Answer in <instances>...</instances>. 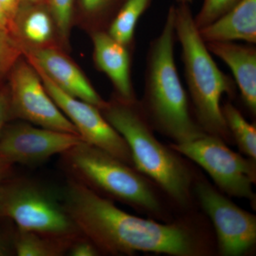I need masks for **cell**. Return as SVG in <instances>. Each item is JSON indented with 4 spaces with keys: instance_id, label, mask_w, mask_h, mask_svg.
Masks as SVG:
<instances>
[{
    "instance_id": "cell-1",
    "label": "cell",
    "mask_w": 256,
    "mask_h": 256,
    "mask_svg": "<svg viewBox=\"0 0 256 256\" xmlns=\"http://www.w3.org/2000/svg\"><path fill=\"white\" fill-rule=\"evenodd\" d=\"M64 210L80 233L98 252L112 255L150 252L198 256L201 242L186 224H164L130 214L84 184L70 178Z\"/></svg>"
},
{
    "instance_id": "cell-2",
    "label": "cell",
    "mask_w": 256,
    "mask_h": 256,
    "mask_svg": "<svg viewBox=\"0 0 256 256\" xmlns=\"http://www.w3.org/2000/svg\"><path fill=\"white\" fill-rule=\"evenodd\" d=\"M174 6H170L162 31L150 44L144 94L139 102L153 129L178 144L196 140L206 132L192 116L175 62Z\"/></svg>"
},
{
    "instance_id": "cell-3",
    "label": "cell",
    "mask_w": 256,
    "mask_h": 256,
    "mask_svg": "<svg viewBox=\"0 0 256 256\" xmlns=\"http://www.w3.org/2000/svg\"><path fill=\"white\" fill-rule=\"evenodd\" d=\"M100 110L127 143L133 168L152 180L178 206H188L191 171L178 153L156 139L139 100L124 101L114 96Z\"/></svg>"
},
{
    "instance_id": "cell-4",
    "label": "cell",
    "mask_w": 256,
    "mask_h": 256,
    "mask_svg": "<svg viewBox=\"0 0 256 256\" xmlns=\"http://www.w3.org/2000/svg\"><path fill=\"white\" fill-rule=\"evenodd\" d=\"M174 23L195 118L207 134L230 142L232 138L222 114L220 100L224 95L233 97L235 82L214 60L195 24L190 4L174 6Z\"/></svg>"
},
{
    "instance_id": "cell-5",
    "label": "cell",
    "mask_w": 256,
    "mask_h": 256,
    "mask_svg": "<svg viewBox=\"0 0 256 256\" xmlns=\"http://www.w3.org/2000/svg\"><path fill=\"white\" fill-rule=\"evenodd\" d=\"M62 156L70 178L101 196L152 214H161V204L150 184L122 160L82 140Z\"/></svg>"
},
{
    "instance_id": "cell-6",
    "label": "cell",
    "mask_w": 256,
    "mask_h": 256,
    "mask_svg": "<svg viewBox=\"0 0 256 256\" xmlns=\"http://www.w3.org/2000/svg\"><path fill=\"white\" fill-rule=\"evenodd\" d=\"M0 216L14 220L20 230L65 238L82 236L64 206L24 178L0 185Z\"/></svg>"
},
{
    "instance_id": "cell-7",
    "label": "cell",
    "mask_w": 256,
    "mask_h": 256,
    "mask_svg": "<svg viewBox=\"0 0 256 256\" xmlns=\"http://www.w3.org/2000/svg\"><path fill=\"white\" fill-rule=\"evenodd\" d=\"M170 146L203 168L224 193L256 203L252 190L256 182V160L242 156L223 140L207 133L190 142Z\"/></svg>"
},
{
    "instance_id": "cell-8",
    "label": "cell",
    "mask_w": 256,
    "mask_h": 256,
    "mask_svg": "<svg viewBox=\"0 0 256 256\" xmlns=\"http://www.w3.org/2000/svg\"><path fill=\"white\" fill-rule=\"evenodd\" d=\"M8 80L11 120L20 119L38 127L79 136L47 92L36 69L24 56L14 64Z\"/></svg>"
},
{
    "instance_id": "cell-9",
    "label": "cell",
    "mask_w": 256,
    "mask_h": 256,
    "mask_svg": "<svg viewBox=\"0 0 256 256\" xmlns=\"http://www.w3.org/2000/svg\"><path fill=\"white\" fill-rule=\"evenodd\" d=\"M193 190L214 226L222 256H242L252 248L256 242L255 215L237 206L206 181L198 180Z\"/></svg>"
},
{
    "instance_id": "cell-10",
    "label": "cell",
    "mask_w": 256,
    "mask_h": 256,
    "mask_svg": "<svg viewBox=\"0 0 256 256\" xmlns=\"http://www.w3.org/2000/svg\"><path fill=\"white\" fill-rule=\"evenodd\" d=\"M52 98L76 129L84 142L107 152L132 166L130 151L124 138L106 120L97 107L69 95L38 69Z\"/></svg>"
},
{
    "instance_id": "cell-11",
    "label": "cell",
    "mask_w": 256,
    "mask_h": 256,
    "mask_svg": "<svg viewBox=\"0 0 256 256\" xmlns=\"http://www.w3.org/2000/svg\"><path fill=\"white\" fill-rule=\"evenodd\" d=\"M77 134L26 122L6 124L0 137V156L11 164H36L82 142Z\"/></svg>"
},
{
    "instance_id": "cell-12",
    "label": "cell",
    "mask_w": 256,
    "mask_h": 256,
    "mask_svg": "<svg viewBox=\"0 0 256 256\" xmlns=\"http://www.w3.org/2000/svg\"><path fill=\"white\" fill-rule=\"evenodd\" d=\"M23 56L60 90L92 104L99 110L105 106L106 100L96 92L82 69L65 50L50 48L26 50Z\"/></svg>"
},
{
    "instance_id": "cell-13",
    "label": "cell",
    "mask_w": 256,
    "mask_h": 256,
    "mask_svg": "<svg viewBox=\"0 0 256 256\" xmlns=\"http://www.w3.org/2000/svg\"><path fill=\"white\" fill-rule=\"evenodd\" d=\"M96 66L105 74L114 89V96L124 101L138 100L131 78L134 50L114 40L107 31L90 34Z\"/></svg>"
},
{
    "instance_id": "cell-14",
    "label": "cell",
    "mask_w": 256,
    "mask_h": 256,
    "mask_svg": "<svg viewBox=\"0 0 256 256\" xmlns=\"http://www.w3.org/2000/svg\"><path fill=\"white\" fill-rule=\"evenodd\" d=\"M11 34L22 52L50 48L65 50L48 3L21 5L13 20Z\"/></svg>"
},
{
    "instance_id": "cell-15",
    "label": "cell",
    "mask_w": 256,
    "mask_h": 256,
    "mask_svg": "<svg viewBox=\"0 0 256 256\" xmlns=\"http://www.w3.org/2000/svg\"><path fill=\"white\" fill-rule=\"evenodd\" d=\"M207 48L232 70L234 82L249 112L256 114V47L236 42H208Z\"/></svg>"
},
{
    "instance_id": "cell-16",
    "label": "cell",
    "mask_w": 256,
    "mask_h": 256,
    "mask_svg": "<svg viewBox=\"0 0 256 256\" xmlns=\"http://www.w3.org/2000/svg\"><path fill=\"white\" fill-rule=\"evenodd\" d=\"M208 42L242 41L256 44V0H240L210 24L198 30Z\"/></svg>"
},
{
    "instance_id": "cell-17",
    "label": "cell",
    "mask_w": 256,
    "mask_h": 256,
    "mask_svg": "<svg viewBox=\"0 0 256 256\" xmlns=\"http://www.w3.org/2000/svg\"><path fill=\"white\" fill-rule=\"evenodd\" d=\"M153 0H124L107 32L124 46L134 50L136 26Z\"/></svg>"
},
{
    "instance_id": "cell-18",
    "label": "cell",
    "mask_w": 256,
    "mask_h": 256,
    "mask_svg": "<svg viewBox=\"0 0 256 256\" xmlns=\"http://www.w3.org/2000/svg\"><path fill=\"white\" fill-rule=\"evenodd\" d=\"M78 238L55 236L18 229L15 250L18 256H63Z\"/></svg>"
},
{
    "instance_id": "cell-19",
    "label": "cell",
    "mask_w": 256,
    "mask_h": 256,
    "mask_svg": "<svg viewBox=\"0 0 256 256\" xmlns=\"http://www.w3.org/2000/svg\"><path fill=\"white\" fill-rule=\"evenodd\" d=\"M222 114L232 140L248 158L256 160V127L248 122L232 102L222 105Z\"/></svg>"
},
{
    "instance_id": "cell-20",
    "label": "cell",
    "mask_w": 256,
    "mask_h": 256,
    "mask_svg": "<svg viewBox=\"0 0 256 256\" xmlns=\"http://www.w3.org/2000/svg\"><path fill=\"white\" fill-rule=\"evenodd\" d=\"M119 0H79L82 20L79 24L89 34L107 31L120 6Z\"/></svg>"
},
{
    "instance_id": "cell-21",
    "label": "cell",
    "mask_w": 256,
    "mask_h": 256,
    "mask_svg": "<svg viewBox=\"0 0 256 256\" xmlns=\"http://www.w3.org/2000/svg\"><path fill=\"white\" fill-rule=\"evenodd\" d=\"M50 6L60 31L65 50H69L70 36L74 24V0H48Z\"/></svg>"
},
{
    "instance_id": "cell-22",
    "label": "cell",
    "mask_w": 256,
    "mask_h": 256,
    "mask_svg": "<svg viewBox=\"0 0 256 256\" xmlns=\"http://www.w3.org/2000/svg\"><path fill=\"white\" fill-rule=\"evenodd\" d=\"M23 56L22 50L10 33L0 31V88L8 79L16 62Z\"/></svg>"
},
{
    "instance_id": "cell-23",
    "label": "cell",
    "mask_w": 256,
    "mask_h": 256,
    "mask_svg": "<svg viewBox=\"0 0 256 256\" xmlns=\"http://www.w3.org/2000/svg\"><path fill=\"white\" fill-rule=\"evenodd\" d=\"M240 0H204L201 10L194 16L196 28H204L234 8Z\"/></svg>"
},
{
    "instance_id": "cell-24",
    "label": "cell",
    "mask_w": 256,
    "mask_h": 256,
    "mask_svg": "<svg viewBox=\"0 0 256 256\" xmlns=\"http://www.w3.org/2000/svg\"><path fill=\"white\" fill-rule=\"evenodd\" d=\"M11 120V104L8 84L0 88V137L8 121Z\"/></svg>"
},
{
    "instance_id": "cell-25",
    "label": "cell",
    "mask_w": 256,
    "mask_h": 256,
    "mask_svg": "<svg viewBox=\"0 0 256 256\" xmlns=\"http://www.w3.org/2000/svg\"><path fill=\"white\" fill-rule=\"evenodd\" d=\"M68 252L72 256H96L99 254L98 250L90 240L79 237L74 240Z\"/></svg>"
},
{
    "instance_id": "cell-26",
    "label": "cell",
    "mask_w": 256,
    "mask_h": 256,
    "mask_svg": "<svg viewBox=\"0 0 256 256\" xmlns=\"http://www.w3.org/2000/svg\"><path fill=\"white\" fill-rule=\"evenodd\" d=\"M0 6L4 10L12 26L13 20L21 6V0H0Z\"/></svg>"
},
{
    "instance_id": "cell-27",
    "label": "cell",
    "mask_w": 256,
    "mask_h": 256,
    "mask_svg": "<svg viewBox=\"0 0 256 256\" xmlns=\"http://www.w3.org/2000/svg\"><path fill=\"white\" fill-rule=\"evenodd\" d=\"M12 165L0 156V185L4 182L6 178L9 176L10 173L11 172Z\"/></svg>"
},
{
    "instance_id": "cell-28",
    "label": "cell",
    "mask_w": 256,
    "mask_h": 256,
    "mask_svg": "<svg viewBox=\"0 0 256 256\" xmlns=\"http://www.w3.org/2000/svg\"><path fill=\"white\" fill-rule=\"evenodd\" d=\"M0 31L8 32L11 34L12 22L1 6H0Z\"/></svg>"
},
{
    "instance_id": "cell-29",
    "label": "cell",
    "mask_w": 256,
    "mask_h": 256,
    "mask_svg": "<svg viewBox=\"0 0 256 256\" xmlns=\"http://www.w3.org/2000/svg\"><path fill=\"white\" fill-rule=\"evenodd\" d=\"M46 0H21V5L45 4ZM48 2V0H47Z\"/></svg>"
},
{
    "instance_id": "cell-30",
    "label": "cell",
    "mask_w": 256,
    "mask_h": 256,
    "mask_svg": "<svg viewBox=\"0 0 256 256\" xmlns=\"http://www.w3.org/2000/svg\"><path fill=\"white\" fill-rule=\"evenodd\" d=\"M194 1V0H176L178 4H190V3L193 2Z\"/></svg>"
},
{
    "instance_id": "cell-31",
    "label": "cell",
    "mask_w": 256,
    "mask_h": 256,
    "mask_svg": "<svg viewBox=\"0 0 256 256\" xmlns=\"http://www.w3.org/2000/svg\"><path fill=\"white\" fill-rule=\"evenodd\" d=\"M2 254L1 249H0V255Z\"/></svg>"
}]
</instances>
